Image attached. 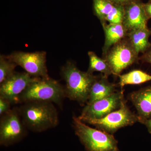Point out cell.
<instances>
[{"label":"cell","instance_id":"obj_1","mask_svg":"<svg viewBox=\"0 0 151 151\" xmlns=\"http://www.w3.org/2000/svg\"><path fill=\"white\" fill-rule=\"evenodd\" d=\"M18 111L25 126L32 132H44L56 127L59 122L57 111L51 102H26Z\"/></svg>","mask_w":151,"mask_h":151},{"label":"cell","instance_id":"obj_2","mask_svg":"<svg viewBox=\"0 0 151 151\" xmlns=\"http://www.w3.org/2000/svg\"><path fill=\"white\" fill-rule=\"evenodd\" d=\"M61 73L66 84V97L81 105L87 103L96 76L88 71H81L74 63L69 61L62 68Z\"/></svg>","mask_w":151,"mask_h":151},{"label":"cell","instance_id":"obj_3","mask_svg":"<svg viewBox=\"0 0 151 151\" xmlns=\"http://www.w3.org/2000/svg\"><path fill=\"white\" fill-rule=\"evenodd\" d=\"M75 134L86 151H120L113 134L89 127L78 118H73Z\"/></svg>","mask_w":151,"mask_h":151},{"label":"cell","instance_id":"obj_4","mask_svg":"<svg viewBox=\"0 0 151 151\" xmlns=\"http://www.w3.org/2000/svg\"><path fill=\"white\" fill-rule=\"evenodd\" d=\"M65 96V88L56 80L38 78L32 82L19 97V103L42 101L61 106Z\"/></svg>","mask_w":151,"mask_h":151},{"label":"cell","instance_id":"obj_5","mask_svg":"<svg viewBox=\"0 0 151 151\" xmlns=\"http://www.w3.org/2000/svg\"><path fill=\"white\" fill-rule=\"evenodd\" d=\"M81 121L85 124L93 125L96 129L113 135L121 128L132 126L138 122V118L137 115L131 111L125 103L121 108L109 113L104 118Z\"/></svg>","mask_w":151,"mask_h":151},{"label":"cell","instance_id":"obj_6","mask_svg":"<svg viewBox=\"0 0 151 151\" xmlns=\"http://www.w3.org/2000/svg\"><path fill=\"white\" fill-rule=\"evenodd\" d=\"M138 55L127 37L112 46L103 58L108 62L113 74L118 76L137 61Z\"/></svg>","mask_w":151,"mask_h":151},{"label":"cell","instance_id":"obj_7","mask_svg":"<svg viewBox=\"0 0 151 151\" xmlns=\"http://www.w3.org/2000/svg\"><path fill=\"white\" fill-rule=\"evenodd\" d=\"M26 129L18 109H11L1 117L0 145L9 147L18 143L26 136Z\"/></svg>","mask_w":151,"mask_h":151},{"label":"cell","instance_id":"obj_8","mask_svg":"<svg viewBox=\"0 0 151 151\" xmlns=\"http://www.w3.org/2000/svg\"><path fill=\"white\" fill-rule=\"evenodd\" d=\"M45 52H16L6 56L9 60L19 65L32 77L48 78Z\"/></svg>","mask_w":151,"mask_h":151},{"label":"cell","instance_id":"obj_9","mask_svg":"<svg viewBox=\"0 0 151 151\" xmlns=\"http://www.w3.org/2000/svg\"><path fill=\"white\" fill-rule=\"evenodd\" d=\"M125 103L123 90L116 92L101 100L87 103L78 118L81 120L101 119L121 108Z\"/></svg>","mask_w":151,"mask_h":151},{"label":"cell","instance_id":"obj_10","mask_svg":"<svg viewBox=\"0 0 151 151\" xmlns=\"http://www.w3.org/2000/svg\"><path fill=\"white\" fill-rule=\"evenodd\" d=\"M27 72L14 73L0 84V97L12 104L19 103V97L27 88L36 80Z\"/></svg>","mask_w":151,"mask_h":151},{"label":"cell","instance_id":"obj_11","mask_svg":"<svg viewBox=\"0 0 151 151\" xmlns=\"http://www.w3.org/2000/svg\"><path fill=\"white\" fill-rule=\"evenodd\" d=\"M144 4L140 0H132L124 6V15L122 24L128 32L134 30L147 27L148 18Z\"/></svg>","mask_w":151,"mask_h":151},{"label":"cell","instance_id":"obj_12","mask_svg":"<svg viewBox=\"0 0 151 151\" xmlns=\"http://www.w3.org/2000/svg\"><path fill=\"white\" fill-rule=\"evenodd\" d=\"M129 97L137 110L138 122L151 119V86L132 92Z\"/></svg>","mask_w":151,"mask_h":151},{"label":"cell","instance_id":"obj_13","mask_svg":"<svg viewBox=\"0 0 151 151\" xmlns=\"http://www.w3.org/2000/svg\"><path fill=\"white\" fill-rule=\"evenodd\" d=\"M116 84L108 81V76H96L89 92L87 103H91L108 97L116 92Z\"/></svg>","mask_w":151,"mask_h":151},{"label":"cell","instance_id":"obj_14","mask_svg":"<svg viewBox=\"0 0 151 151\" xmlns=\"http://www.w3.org/2000/svg\"><path fill=\"white\" fill-rule=\"evenodd\" d=\"M105 35V41L103 47L104 55L114 45L127 37L128 32L122 24L101 23Z\"/></svg>","mask_w":151,"mask_h":151},{"label":"cell","instance_id":"obj_15","mask_svg":"<svg viewBox=\"0 0 151 151\" xmlns=\"http://www.w3.org/2000/svg\"><path fill=\"white\" fill-rule=\"evenodd\" d=\"M151 35V29L148 27L134 30L129 32L127 37L138 54L144 53L151 45L149 38Z\"/></svg>","mask_w":151,"mask_h":151},{"label":"cell","instance_id":"obj_16","mask_svg":"<svg viewBox=\"0 0 151 151\" xmlns=\"http://www.w3.org/2000/svg\"><path fill=\"white\" fill-rule=\"evenodd\" d=\"M119 76L122 87L127 85H138L151 81V75L140 70H134Z\"/></svg>","mask_w":151,"mask_h":151},{"label":"cell","instance_id":"obj_17","mask_svg":"<svg viewBox=\"0 0 151 151\" xmlns=\"http://www.w3.org/2000/svg\"><path fill=\"white\" fill-rule=\"evenodd\" d=\"M88 55L89 60L88 72L93 73L97 71L108 77L113 74L109 64L104 58L99 57L94 52L89 51Z\"/></svg>","mask_w":151,"mask_h":151},{"label":"cell","instance_id":"obj_18","mask_svg":"<svg viewBox=\"0 0 151 151\" xmlns=\"http://www.w3.org/2000/svg\"><path fill=\"white\" fill-rule=\"evenodd\" d=\"M114 5L108 0H93L94 13L101 23L105 22V19Z\"/></svg>","mask_w":151,"mask_h":151},{"label":"cell","instance_id":"obj_19","mask_svg":"<svg viewBox=\"0 0 151 151\" xmlns=\"http://www.w3.org/2000/svg\"><path fill=\"white\" fill-rule=\"evenodd\" d=\"M17 66L5 56H0V84L3 83L10 76L14 73L15 68Z\"/></svg>","mask_w":151,"mask_h":151},{"label":"cell","instance_id":"obj_20","mask_svg":"<svg viewBox=\"0 0 151 151\" xmlns=\"http://www.w3.org/2000/svg\"><path fill=\"white\" fill-rule=\"evenodd\" d=\"M124 7L114 4L112 10L105 19V22L112 24H122L124 20Z\"/></svg>","mask_w":151,"mask_h":151},{"label":"cell","instance_id":"obj_21","mask_svg":"<svg viewBox=\"0 0 151 151\" xmlns=\"http://www.w3.org/2000/svg\"><path fill=\"white\" fill-rule=\"evenodd\" d=\"M11 103L8 100L0 97V115L2 116L9 111Z\"/></svg>","mask_w":151,"mask_h":151},{"label":"cell","instance_id":"obj_22","mask_svg":"<svg viewBox=\"0 0 151 151\" xmlns=\"http://www.w3.org/2000/svg\"><path fill=\"white\" fill-rule=\"evenodd\" d=\"M141 59L143 62L151 64V42L149 48L143 53Z\"/></svg>","mask_w":151,"mask_h":151},{"label":"cell","instance_id":"obj_23","mask_svg":"<svg viewBox=\"0 0 151 151\" xmlns=\"http://www.w3.org/2000/svg\"><path fill=\"white\" fill-rule=\"evenodd\" d=\"M144 7L146 15L150 19H151V0L149 1L147 3L144 4Z\"/></svg>","mask_w":151,"mask_h":151},{"label":"cell","instance_id":"obj_24","mask_svg":"<svg viewBox=\"0 0 151 151\" xmlns=\"http://www.w3.org/2000/svg\"><path fill=\"white\" fill-rule=\"evenodd\" d=\"M113 4L124 6L129 4L132 0H108Z\"/></svg>","mask_w":151,"mask_h":151},{"label":"cell","instance_id":"obj_25","mask_svg":"<svg viewBox=\"0 0 151 151\" xmlns=\"http://www.w3.org/2000/svg\"><path fill=\"white\" fill-rule=\"evenodd\" d=\"M139 122L145 125L147 127L149 133L151 134V119L141 120Z\"/></svg>","mask_w":151,"mask_h":151}]
</instances>
